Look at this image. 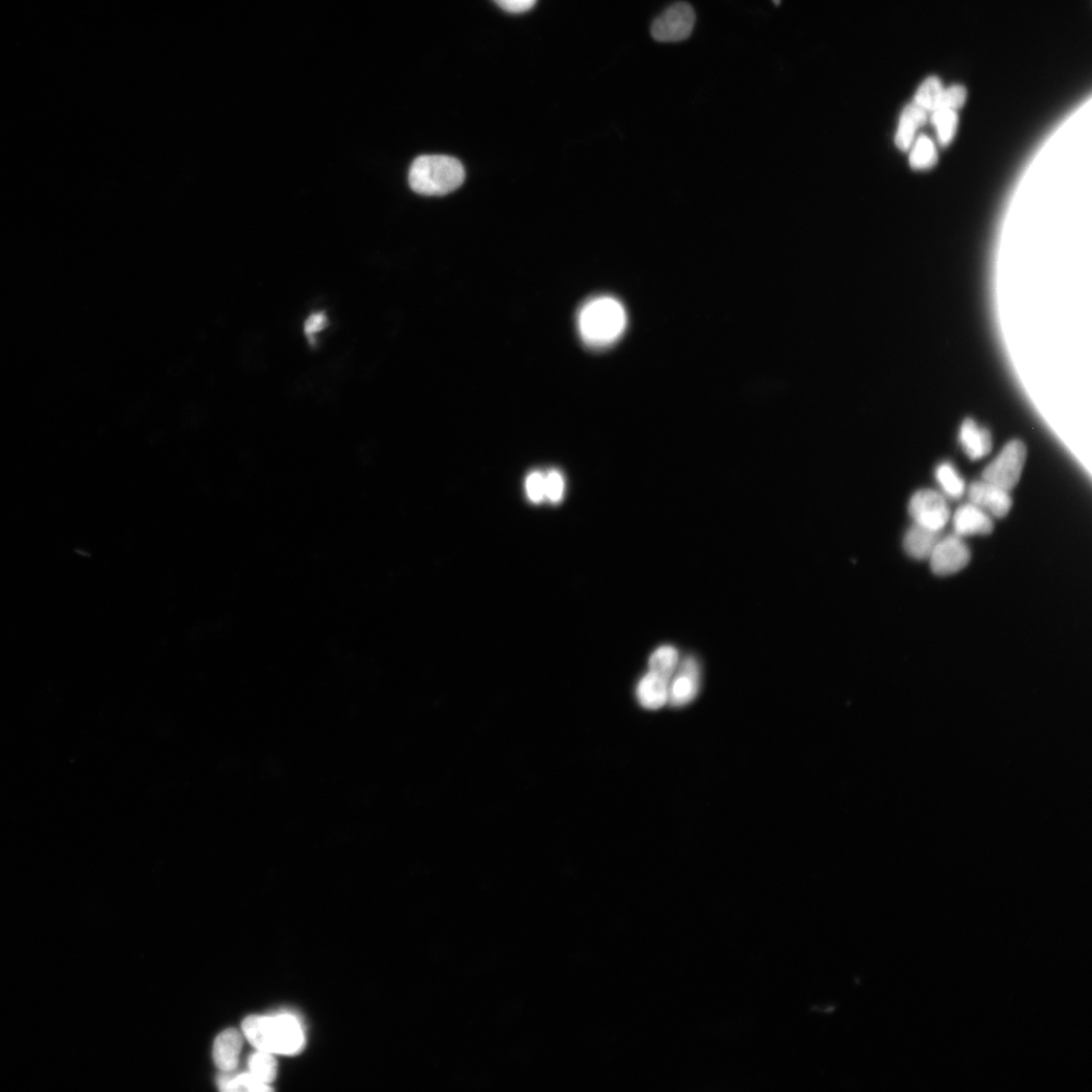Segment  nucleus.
<instances>
[{
    "instance_id": "obj_8",
    "label": "nucleus",
    "mask_w": 1092,
    "mask_h": 1092,
    "mask_svg": "<svg viewBox=\"0 0 1092 1092\" xmlns=\"http://www.w3.org/2000/svg\"><path fill=\"white\" fill-rule=\"evenodd\" d=\"M677 674L670 682L669 702L674 707L691 703L700 691V664L693 657L686 658L679 663Z\"/></svg>"
},
{
    "instance_id": "obj_14",
    "label": "nucleus",
    "mask_w": 1092,
    "mask_h": 1092,
    "mask_svg": "<svg viewBox=\"0 0 1092 1092\" xmlns=\"http://www.w3.org/2000/svg\"><path fill=\"white\" fill-rule=\"evenodd\" d=\"M928 120V112L915 104L909 105L902 111L899 126L895 135V145L901 151L912 148L916 130Z\"/></svg>"
},
{
    "instance_id": "obj_7",
    "label": "nucleus",
    "mask_w": 1092,
    "mask_h": 1092,
    "mask_svg": "<svg viewBox=\"0 0 1092 1092\" xmlns=\"http://www.w3.org/2000/svg\"><path fill=\"white\" fill-rule=\"evenodd\" d=\"M970 558L968 545L954 533L939 538L929 561L936 575L948 576L960 572Z\"/></svg>"
},
{
    "instance_id": "obj_18",
    "label": "nucleus",
    "mask_w": 1092,
    "mask_h": 1092,
    "mask_svg": "<svg viewBox=\"0 0 1092 1092\" xmlns=\"http://www.w3.org/2000/svg\"><path fill=\"white\" fill-rule=\"evenodd\" d=\"M910 155V164L915 171H925L933 168L938 162V153L934 142L927 136H921L913 145Z\"/></svg>"
},
{
    "instance_id": "obj_27",
    "label": "nucleus",
    "mask_w": 1092,
    "mask_h": 1092,
    "mask_svg": "<svg viewBox=\"0 0 1092 1092\" xmlns=\"http://www.w3.org/2000/svg\"><path fill=\"white\" fill-rule=\"evenodd\" d=\"M503 11L511 14H524L530 11L537 0H494Z\"/></svg>"
},
{
    "instance_id": "obj_26",
    "label": "nucleus",
    "mask_w": 1092,
    "mask_h": 1092,
    "mask_svg": "<svg viewBox=\"0 0 1092 1092\" xmlns=\"http://www.w3.org/2000/svg\"><path fill=\"white\" fill-rule=\"evenodd\" d=\"M327 326V315L324 312H317L307 317L304 324V332L308 339L314 341L315 337L321 334Z\"/></svg>"
},
{
    "instance_id": "obj_12",
    "label": "nucleus",
    "mask_w": 1092,
    "mask_h": 1092,
    "mask_svg": "<svg viewBox=\"0 0 1092 1092\" xmlns=\"http://www.w3.org/2000/svg\"><path fill=\"white\" fill-rule=\"evenodd\" d=\"M670 680L649 671L640 679L636 697L640 705L649 710L661 708L669 701Z\"/></svg>"
},
{
    "instance_id": "obj_28",
    "label": "nucleus",
    "mask_w": 1092,
    "mask_h": 1092,
    "mask_svg": "<svg viewBox=\"0 0 1092 1092\" xmlns=\"http://www.w3.org/2000/svg\"><path fill=\"white\" fill-rule=\"evenodd\" d=\"M773 3L775 4V6H780L781 0H773Z\"/></svg>"
},
{
    "instance_id": "obj_3",
    "label": "nucleus",
    "mask_w": 1092,
    "mask_h": 1092,
    "mask_svg": "<svg viewBox=\"0 0 1092 1092\" xmlns=\"http://www.w3.org/2000/svg\"><path fill=\"white\" fill-rule=\"evenodd\" d=\"M466 179L464 165L455 157L423 155L414 160L409 184L423 196H444L457 191Z\"/></svg>"
},
{
    "instance_id": "obj_2",
    "label": "nucleus",
    "mask_w": 1092,
    "mask_h": 1092,
    "mask_svg": "<svg viewBox=\"0 0 1092 1092\" xmlns=\"http://www.w3.org/2000/svg\"><path fill=\"white\" fill-rule=\"evenodd\" d=\"M623 304L611 297H598L581 308L578 325L583 340L592 347H605L619 339L626 326Z\"/></svg>"
},
{
    "instance_id": "obj_15",
    "label": "nucleus",
    "mask_w": 1092,
    "mask_h": 1092,
    "mask_svg": "<svg viewBox=\"0 0 1092 1092\" xmlns=\"http://www.w3.org/2000/svg\"><path fill=\"white\" fill-rule=\"evenodd\" d=\"M940 537V532L914 525L905 535V551L915 560H929Z\"/></svg>"
},
{
    "instance_id": "obj_22",
    "label": "nucleus",
    "mask_w": 1092,
    "mask_h": 1092,
    "mask_svg": "<svg viewBox=\"0 0 1092 1092\" xmlns=\"http://www.w3.org/2000/svg\"><path fill=\"white\" fill-rule=\"evenodd\" d=\"M936 478L947 497L960 498L964 495L965 483L951 464H941L936 470Z\"/></svg>"
},
{
    "instance_id": "obj_24",
    "label": "nucleus",
    "mask_w": 1092,
    "mask_h": 1092,
    "mask_svg": "<svg viewBox=\"0 0 1092 1092\" xmlns=\"http://www.w3.org/2000/svg\"><path fill=\"white\" fill-rule=\"evenodd\" d=\"M966 100V88L963 85H952L944 89L940 109L957 111L965 105Z\"/></svg>"
},
{
    "instance_id": "obj_11",
    "label": "nucleus",
    "mask_w": 1092,
    "mask_h": 1092,
    "mask_svg": "<svg viewBox=\"0 0 1092 1092\" xmlns=\"http://www.w3.org/2000/svg\"><path fill=\"white\" fill-rule=\"evenodd\" d=\"M243 1047L242 1035L235 1030L228 1029L221 1033L213 1043V1061L223 1073H233L240 1063V1056Z\"/></svg>"
},
{
    "instance_id": "obj_5",
    "label": "nucleus",
    "mask_w": 1092,
    "mask_h": 1092,
    "mask_svg": "<svg viewBox=\"0 0 1092 1092\" xmlns=\"http://www.w3.org/2000/svg\"><path fill=\"white\" fill-rule=\"evenodd\" d=\"M909 512L914 525L936 532H941L951 517L945 496L930 489L915 493L910 501Z\"/></svg>"
},
{
    "instance_id": "obj_13",
    "label": "nucleus",
    "mask_w": 1092,
    "mask_h": 1092,
    "mask_svg": "<svg viewBox=\"0 0 1092 1092\" xmlns=\"http://www.w3.org/2000/svg\"><path fill=\"white\" fill-rule=\"evenodd\" d=\"M960 441L966 456L978 461L988 456L992 450V436L988 430L980 427L975 420L966 419L961 427Z\"/></svg>"
},
{
    "instance_id": "obj_9",
    "label": "nucleus",
    "mask_w": 1092,
    "mask_h": 1092,
    "mask_svg": "<svg viewBox=\"0 0 1092 1092\" xmlns=\"http://www.w3.org/2000/svg\"><path fill=\"white\" fill-rule=\"evenodd\" d=\"M970 503L992 518L1007 516L1012 506L1010 492L985 481L972 483L968 490Z\"/></svg>"
},
{
    "instance_id": "obj_20",
    "label": "nucleus",
    "mask_w": 1092,
    "mask_h": 1092,
    "mask_svg": "<svg viewBox=\"0 0 1092 1092\" xmlns=\"http://www.w3.org/2000/svg\"><path fill=\"white\" fill-rule=\"evenodd\" d=\"M218 1086L220 1090L227 1092H261L273 1090L268 1084L259 1081L250 1073L239 1076H230V1073H223L218 1079Z\"/></svg>"
},
{
    "instance_id": "obj_25",
    "label": "nucleus",
    "mask_w": 1092,
    "mask_h": 1092,
    "mask_svg": "<svg viewBox=\"0 0 1092 1092\" xmlns=\"http://www.w3.org/2000/svg\"><path fill=\"white\" fill-rule=\"evenodd\" d=\"M526 490L532 503L538 504L544 501V474L540 471H532L530 473L526 482Z\"/></svg>"
},
{
    "instance_id": "obj_16",
    "label": "nucleus",
    "mask_w": 1092,
    "mask_h": 1092,
    "mask_svg": "<svg viewBox=\"0 0 1092 1092\" xmlns=\"http://www.w3.org/2000/svg\"><path fill=\"white\" fill-rule=\"evenodd\" d=\"M680 663V656L676 648L661 646L657 649L649 659L650 671L671 681Z\"/></svg>"
},
{
    "instance_id": "obj_21",
    "label": "nucleus",
    "mask_w": 1092,
    "mask_h": 1092,
    "mask_svg": "<svg viewBox=\"0 0 1092 1092\" xmlns=\"http://www.w3.org/2000/svg\"><path fill=\"white\" fill-rule=\"evenodd\" d=\"M249 1073L259 1081L271 1084L276 1077L277 1064L273 1054L257 1051L248 1061Z\"/></svg>"
},
{
    "instance_id": "obj_4",
    "label": "nucleus",
    "mask_w": 1092,
    "mask_h": 1092,
    "mask_svg": "<svg viewBox=\"0 0 1092 1092\" xmlns=\"http://www.w3.org/2000/svg\"><path fill=\"white\" fill-rule=\"evenodd\" d=\"M1027 460L1023 441H1010L983 470L982 480L1011 492L1018 483Z\"/></svg>"
},
{
    "instance_id": "obj_6",
    "label": "nucleus",
    "mask_w": 1092,
    "mask_h": 1092,
    "mask_svg": "<svg viewBox=\"0 0 1092 1092\" xmlns=\"http://www.w3.org/2000/svg\"><path fill=\"white\" fill-rule=\"evenodd\" d=\"M695 13L691 5L678 3L664 11L653 22V38L658 42H680L693 32Z\"/></svg>"
},
{
    "instance_id": "obj_19",
    "label": "nucleus",
    "mask_w": 1092,
    "mask_h": 1092,
    "mask_svg": "<svg viewBox=\"0 0 1092 1092\" xmlns=\"http://www.w3.org/2000/svg\"><path fill=\"white\" fill-rule=\"evenodd\" d=\"M932 123L935 126L941 145L947 146L954 139L958 127L956 111L938 109L933 112Z\"/></svg>"
},
{
    "instance_id": "obj_1",
    "label": "nucleus",
    "mask_w": 1092,
    "mask_h": 1092,
    "mask_svg": "<svg viewBox=\"0 0 1092 1092\" xmlns=\"http://www.w3.org/2000/svg\"><path fill=\"white\" fill-rule=\"evenodd\" d=\"M244 1036L259 1051L292 1056L305 1046L299 1019L292 1014L250 1015L242 1024Z\"/></svg>"
},
{
    "instance_id": "obj_23",
    "label": "nucleus",
    "mask_w": 1092,
    "mask_h": 1092,
    "mask_svg": "<svg viewBox=\"0 0 1092 1092\" xmlns=\"http://www.w3.org/2000/svg\"><path fill=\"white\" fill-rule=\"evenodd\" d=\"M545 498L552 503H560L564 493V481L558 470H550L544 474Z\"/></svg>"
},
{
    "instance_id": "obj_17",
    "label": "nucleus",
    "mask_w": 1092,
    "mask_h": 1092,
    "mask_svg": "<svg viewBox=\"0 0 1092 1092\" xmlns=\"http://www.w3.org/2000/svg\"><path fill=\"white\" fill-rule=\"evenodd\" d=\"M944 89L942 81L937 77H930L918 87L914 104L925 112H933L940 109Z\"/></svg>"
},
{
    "instance_id": "obj_10",
    "label": "nucleus",
    "mask_w": 1092,
    "mask_h": 1092,
    "mask_svg": "<svg viewBox=\"0 0 1092 1092\" xmlns=\"http://www.w3.org/2000/svg\"><path fill=\"white\" fill-rule=\"evenodd\" d=\"M955 534L966 536L986 535L993 530V518L972 503L962 505L953 517Z\"/></svg>"
}]
</instances>
